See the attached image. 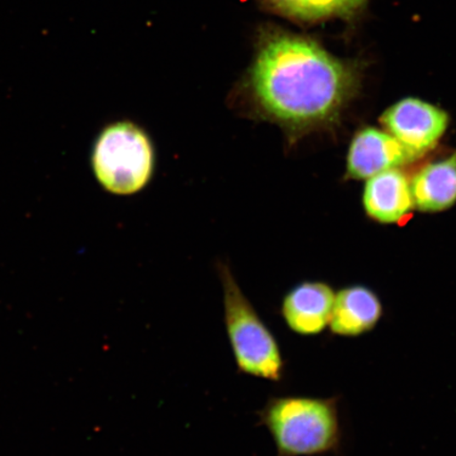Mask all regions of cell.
<instances>
[{"instance_id":"6da1fadb","label":"cell","mask_w":456,"mask_h":456,"mask_svg":"<svg viewBox=\"0 0 456 456\" xmlns=\"http://www.w3.org/2000/svg\"><path fill=\"white\" fill-rule=\"evenodd\" d=\"M362 78L357 61L336 57L310 37L275 31L228 102L239 117L277 125L293 144L338 124Z\"/></svg>"},{"instance_id":"7a4b0ae2","label":"cell","mask_w":456,"mask_h":456,"mask_svg":"<svg viewBox=\"0 0 456 456\" xmlns=\"http://www.w3.org/2000/svg\"><path fill=\"white\" fill-rule=\"evenodd\" d=\"M339 396L270 397L258 412L259 425L275 443L277 456L338 454L342 447Z\"/></svg>"},{"instance_id":"3957f363","label":"cell","mask_w":456,"mask_h":456,"mask_svg":"<svg viewBox=\"0 0 456 456\" xmlns=\"http://www.w3.org/2000/svg\"><path fill=\"white\" fill-rule=\"evenodd\" d=\"M224 289V326L238 373L279 383L284 359L275 335L244 295L230 265L216 264Z\"/></svg>"},{"instance_id":"277c9868","label":"cell","mask_w":456,"mask_h":456,"mask_svg":"<svg viewBox=\"0 0 456 456\" xmlns=\"http://www.w3.org/2000/svg\"><path fill=\"white\" fill-rule=\"evenodd\" d=\"M90 161L102 190L114 196H134L144 191L155 175L156 147L140 125L118 119L100 131Z\"/></svg>"},{"instance_id":"5b68a950","label":"cell","mask_w":456,"mask_h":456,"mask_svg":"<svg viewBox=\"0 0 456 456\" xmlns=\"http://www.w3.org/2000/svg\"><path fill=\"white\" fill-rule=\"evenodd\" d=\"M383 128L416 159L433 150L449 127V114L423 100L407 98L381 114Z\"/></svg>"},{"instance_id":"8992f818","label":"cell","mask_w":456,"mask_h":456,"mask_svg":"<svg viewBox=\"0 0 456 456\" xmlns=\"http://www.w3.org/2000/svg\"><path fill=\"white\" fill-rule=\"evenodd\" d=\"M416 159L385 129L366 127L351 142L346 157V176L368 180L383 171L401 168Z\"/></svg>"},{"instance_id":"52a82bcc","label":"cell","mask_w":456,"mask_h":456,"mask_svg":"<svg viewBox=\"0 0 456 456\" xmlns=\"http://www.w3.org/2000/svg\"><path fill=\"white\" fill-rule=\"evenodd\" d=\"M334 301V289L328 283L301 282L284 295L281 315L293 333L312 338L329 328Z\"/></svg>"},{"instance_id":"ba28073f","label":"cell","mask_w":456,"mask_h":456,"mask_svg":"<svg viewBox=\"0 0 456 456\" xmlns=\"http://www.w3.org/2000/svg\"><path fill=\"white\" fill-rule=\"evenodd\" d=\"M384 314V305L373 289L351 285L335 294L329 328L338 338H362L379 326Z\"/></svg>"},{"instance_id":"9c48e42d","label":"cell","mask_w":456,"mask_h":456,"mask_svg":"<svg viewBox=\"0 0 456 456\" xmlns=\"http://www.w3.org/2000/svg\"><path fill=\"white\" fill-rule=\"evenodd\" d=\"M362 202L370 219L395 224L415 208L411 180L401 168L383 171L366 180Z\"/></svg>"},{"instance_id":"30bf717a","label":"cell","mask_w":456,"mask_h":456,"mask_svg":"<svg viewBox=\"0 0 456 456\" xmlns=\"http://www.w3.org/2000/svg\"><path fill=\"white\" fill-rule=\"evenodd\" d=\"M415 208L440 213L456 203V151L441 161L427 164L411 179Z\"/></svg>"},{"instance_id":"8fae6325","label":"cell","mask_w":456,"mask_h":456,"mask_svg":"<svg viewBox=\"0 0 456 456\" xmlns=\"http://www.w3.org/2000/svg\"><path fill=\"white\" fill-rule=\"evenodd\" d=\"M272 12L299 24L352 20L362 13L368 0H262Z\"/></svg>"}]
</instances>
